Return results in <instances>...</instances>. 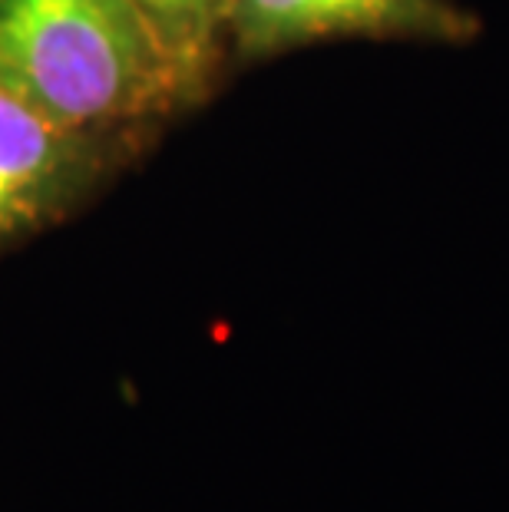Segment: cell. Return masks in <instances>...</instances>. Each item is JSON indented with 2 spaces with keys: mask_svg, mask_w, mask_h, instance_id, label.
<instances>
[{
  "mask_svg": "<svg viewBox=\"0 0 509 512\" xmlns=\"http://www.w3.org/2000/svg\"><path fill=\"white\" fill-rule=\"evenodd\" d=\"M0 86L57 123L113 133L189 106L133 0H0Z\"/></svg>",
  "mask_w": 509,
  "mask_h": 512,
  "instance_id": "6da1fadb",
  "label": "cell"
},
{
  "mask_svg": "<svg viewBox=\"0 0 509 512\" xmlns=\"http://www.w3.org/2000/svg\"><path fill=\"white\" fill-rule=\"evenodd\" d=\"M133 136L57 123L0 86V255L80 212L133 156Z\"/></svg>",
  "mask_w": 509,
  "mask_h": 512,
  "instance_id": "7a4b0ae2",
  "label": "cell"
},
{
  "mask_svg": "<svg viewBox=\"0 0 509 512\" xmlns=\"http://www.w3.org/2000/svg\"><path fill=\"white\" fill-rule=\"evenodd\" d=\"M476 24L457 0H229V57L258 63L328 40L463 43Z\"/></svg>",
  "mask_w": 509,
  "mask_h": 512,
  "instance_id": "3957f363",
  "label": "cell"
},
{
  "mask_svg": "<svg viewBox=\"0 0 509 512\" xmlns=\"http://www.w3.org/2000/svg\"><path fill=\"white\" fill-rule=\"evenodd\" d=\"M166 53L189 106L202 103L229 57V0H133Z\"/></svg>",
  "mask_w": 509,
  "mask_h": 512,
  "instance_id": "277c9868",
  "label": "cell"
}]
</instances>
